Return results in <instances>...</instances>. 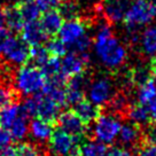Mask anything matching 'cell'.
<instances>
[{
	"label": "cell",
	"mask_w": 156,
	"mask_h": 156,
	"mask_svg": "<svg viewBox=\"0 0 156 156\" xmlns=\"http://www.w3.org/2000/svg\"><path fill=\"white\" fill-rule=\"evenodd\" d=\"M16 156H38L37 148L31 144H20L15 146Z\"/></svg>",
	"instance_id": "34"
},
{
	"label": "cell",
	"mask_w": 156,
	"mask_h": 156,
	"mask_svg": "<svg viewBox=\"0 0 156 156\" xmlns=\"http://www.w3.org/2000/svg\"><path fill=\"white\" fill-rule=\"evenodd\" d=\"M112 99V82L101 77L94 80L88 90V100L97 106H103Z\"/></svg>",
	"instance_id": "11"
},
{
	"label": "cell",
	"mask_w": 156,
	"mask_h": 156,
	"mask_svg": "<svg viewBox=\"0 0 156 156\" xmlns=\"http://www.w3.org/2000/svg\"><path fill=\"white\" fill-rule=\"evenodd\" d=\"M87 61V53H67L61 60V71L67 77L84 73Z\"/></svg>",
	"instance_id": "9"
},
{
	"label": "cell",
	"mask_w": 156,
	"mask_h": 156,
	"mask_svg": "<svg viewBox=\"0 0 156 156\" xmlns=\"http://www.w3.org/2000/svg\"><path fill=\"white\" fill-rule=\"evenodd\" d=\"M85 99L84 91L80 90H73V88H67L66 87V102L70 106H76L79 101H82Z\"/></svg>",
	"instance_id": "32"
},
{
	"label": "cell",
	"mask_w": 156,
	"mask_h": 156,
	"mask_svg": "<svg viewBox=\"0 0 156 156\" xmlns=\"http://www.w3.org/2000/svg\"><path fill=\"white\" fill-rule=\"evenodd\" d=\"M108 148L102 142L98 140L85 141L82 144L80 156H106Z\"/></svg>",
	"instance_id": "25"
},
{
	"label": "cell",
	"mask_w": 156,
	"mask_h": 156,
	"mask_svg": "<svg viewBox=\"0 0 156 156\" xmlns=\"http://www.w3.org/2000/svg\"><path fill=\"white\" fill-rule=\"evenodd\" d=\"M56 123L58 124V127H61L70 136L77 138H84L87 131V125L79 118V116L73 110H66L64 112H60Z\"/></svg>",
	"instance_id": "7"
},
{
	"label": "cell",
	"mask_w": 156,
	"mask_h": 156,
	"mask_svg": "<svg viewBox=\"0 0 156 156\" xmlns=\"http://www.w3.org/2000/svg\"><path fill=\"white\" fill-rule=\"evenodd\" d=\"M156 17V7L147 0H134L129 5L123 21L129 30L146 25Z\"/></svg>",
	"instance_id": "3"
},
{
	"label": "cell",
	"mask_w": 156,
	"mask_h": 156,
	"mask_svg": "<svg viewBox=\"0 0 156 156\" xmlns=\"http://www.w3.org/2000/svg\"><path fill=\"white\" fill-rule=\"evenodd\" d=\"M40 70L45 76V79L54 77L61 73V60L56 56H49L48 60L40 67Z\"/></svg>",
	"instance_id": "29"
},
{
	"label": "cell",
	"mask_w": 156,
	"mask_h": 156,
	"mask_svg": "<svg viewBox=\"0 0 156 156\" xmlns=\"http://www.w3.org/2000/svg\"><path fill=\"white\" fill-rule=\"evenodd\" d=\"M146 106L148 112H149V116H151V123H156V95L147 103Z\"/></svg>",
	"instance_id": "40"
},
{
	"label": "cell",
	"mask_w": 156,
	"mask_h": 156,
	"mask_svg": "<svg viewBox=\"0 0 156 156\" xmlns=\"http://www.w3.org/2000/svg\"><path fill=\"white\" fill-rule=\"evenodd\" d=\"M58 12L62 16L63 21H69V20L78 19V8L77 4L73 0H63L60 5L58 6Z\"/></svg>",
	"instance_id": "27"
},
{
	"label": "cell",
	"mask_w": 156,
	"mask_h": 156,
	"mask_svg": "<svg viewBox=\"0 0 156 156\" xmlns=\"http://www.w3.org/2000/svg\"><path fill=\"white\" fill-rule=\"evenodd\" d=\"M49 53L44 45H34L30 46L29 49V61L32 66L40 68L49 58ZM28 61V62H29Z\"/></svg>",
	"instance_id": "24"
},
{
	"label": "cell",
	"mask_w": 156,
	"mask_h": 156,
	"mask_svg": "<svg viewBox=\"0 0 156 156\" xmlns=\"http://www.w3.org/2000/svg\"><path fill=\"white\" fill-rule=\"evenodd\" d=\"M4 16H5V25L10 32H20L24 24L22 15L20 12L19 5L5 6L4 8Z\"/></svg>",
	"instance_id": "17"
},
{
	"label": "cell",
	"mask_w": 156,
	"mask_h": 156,
	"mask_svg": "<svg viewBox=\"0 0 156 156\" xmlns=\"http://www.w3.org/2000/svg\"><path fill=\"white\" fill-rule=\"evenodd\" d=\"M27 119H28V117L21 112L20 115L17 116V118L15 119L14 122H13V124L10 125V127L8 129L10 132V136H12V138L14 140H21V139H23L27 136V133L29 131L28 121Z\"/></svg>",
	"instance_id": "22"
},
{
	"label": "cell",
	"mask_w": 156,
	"mask_h": 156,
	"mask_svg": "<svg viewBox=\"0 0 156 156\" xmlns=\"http://www.w3.org/2000/svg\"><path fill=\"white\" fill-rule=\"evenodd\" d=\"M127 116L130 117L131 122L138 124L139 126H145L149 125L151 123L149 112L147 109L146 105H141V103H134L127 108Z\"/></svg>",
	"instance_id": "19"
},
{
	"label": "cell",
	"mask_w": 156,
	"mask_h": 156,
	"mask_svg": "<svg viewBox=\"0 0 156 156\" xmlns=\"http://www.w3.org/2000/svg\"><path fill=\"white\" fill-rule=\"evenodd\" d=\"M94 46L101 62L109 68L122 66L126 58V49L114 37L112 28L107 23L100 25L95 36Z\"/></svg>",
	"instance_id": "1"
},
{
	"label": "cell",
	"mask_w": 156,
	"mask_h": 156,
	"mask_svg": "<svg viewBox=\"0 0 156 156\" xmlns=\"http://www.w3.org/2000/svg\"><path fill=\"white\" fill-rule=\"evenodd\" d=\"M22 15V19L25 22H31V21H37L41 15V9L39 8L36 1H30L24 4H17Z\"/></svg>",
	"instance_id": "26"
},
{
	"label": "cell",
	"mask_w": 156,
	"mask_h": 156,
	"mask_svg": "<svg viewBox=\"0 0 156 156\" xmlns=\"http://www.w3.org/2000/svg\"><path fill=\"white\" fill-rule=\"evenodd\" d=\"M20 112H21V108L15 102L7 105L5 107H1L0 108V126L8 130L13 122L17 118Z\"/></svg>",
	"instance_id": "20"
},
{
	"label": "cell",
	"mask_w": 156,
	"mask_h": 156,
	"mask_svg": "<svg viewBox=\"0 0 156 156\" xmlns=\"http://www.w3.org/2000/svg\"><path fill=\"white\" fill-rule=\"evenodd\" d=\"M147 1H148L149 4H151L153 6H155L156 7V0H147Z\"/></svg>",
	"instance_id": "45"
},
{
	"label": "cell",
	"mask_w": 156,
	"mask_h": 156,
	"mask_svg": "<svg viewBox=\"0 0 156 156\" xmlns=\"http://www.w3.org/2000/svg\"><path fill=\"white\" fill-rule=\"evenodd\" d=\"M85 34H86V27L83 21L79 19H73L64 21L58 34V38L63 41L68 48V46L73 44Z\"/></svg>",
	"instance_id": "10"
},
{
	"label": "cell",
	"mask_w": 156,
	"mask_h": 156,
	"mask_svg": "<svg viewBox=\"0 0 156 156\" xmlns=\"http://www.w3.org/2000/svg\"><path fill=\"white\" fill-rule=\"evenodd\" d=\"M63 0H36L37 5L41 12L47 9H52V8H58V6L62 2Z\"/></svg>",
	"instance_id": "37"
},
{
	"label": "cell",
	"mask_w": 156,
	"mask_h": 156,
	"mask_svg": "<svg viewBox=\"0 0 156 156\" xmlns=\"http://www.w3.org/2000/svg\"><path fill=\"white\" fill-rule=\"evenodd\" d=\"M73 112L77 114L79 118L83 121L86 125H90L97 121V118L101 115V109L99 106L92 103L90 100L83 99L82 101L73 106Z\"/></svg>",
	"instance_id": "16"
},
{
	"label": "cell",
	"mask_w": 156,
	"mask_h": 156,
	"mask_svg": "<svg viewBox=\"0 0 156 156\" xmlns=\"http://www.w3.org/2000/svg\"><path fill=\"white\" fill-rule=\"evenodd\" d=\"M91 44H92V40H91V38L88 37L87 34H85L78 40H76L73 44L68 46V51L75 52V53H86L88 47L91 46Z\"/></svg>",
	"instance_id": "31"
},
{
	"label": "cell",
	"mask_w": 156,
	"mask_h": 156,
	"mask_svg": "<svg viewBox=\"0 0 156 156\" xmlns=\"http://www.w3.org/2000/svg\"><path fill=\"white\" fill-rule=\"evenodd\" d=\"M12 140H13V138L10 136L9 130L0 126V149L12 145Z\"/></svg>",
	"instance_id": "38"
},
{
	"label": "cell",
	"mask_w": 156,
	"mask_h": 156,
	"mask_svg": "<svg viewBox=\"0 0 156 156\" xmlns=\"http://www.w3.org/2000/svg\"><path fill=\"white\" fill-rule=\"evenodd\" d=\"M54 127H55V125L52 123L46 122V121L39 118V117H34L31 124H30L29 131L31 132V134L36 140L46 141L49 139L51 133H52Z\"/></svg>",
	"instance_id": "18"
},
{
	"label": "cell",
	"mask_w": 156,
	"mask_h": 156,
	"mask_svg": "<svg viewBox=\"0 0 156 156\" xmlns=\"http://www.w3.org/2000/svg\"><path fill=\"white\" fill-rule=\"evenodd\" d=\"M142 142L156 146V123H151L146 126V131L142 132Z\"/></svg>",
	"instance_id": "35"
},
{
	"label": "cell",
	"mask_w": 156,
	"mask_h": 156,
	"mask_svg": "<svg viewBox=\"0 0 156 156\" xmlns=\"http://www.w3.org/2000/svg\"><path fill=\"white\" fill-rule=\"evenodd\" d=\"M0 27H6L5 25V16H4V9L0 7Z\"/></svg>",
	"instance_id": "42"
},
{
	"label": "cell",
	"mask_w": 156,
	"mask_h": 156,
	"mask_svg": "<svg viewBox=\"0 0 156 156\" xmlns=\"http://www.w3.org/2000/svg\"><path fill=\"white\" fill-rule=\"evenodd\" d=\"M34 98L37 101V117L55 125L60 115L61 106L53 101L51 98L45 95L43 92L36 93Z\"/></svg>",
	"instance_id": "8"
},
{
	"label": "cell",
	"mask_w": 156,
	"mask_h": 156,
	"mask_svg": "<svg viewBox=\"0 0 156 156\" xmlns=\"http://www.w3.org/2000/svg\"><path fill=\"white\" fill-rule=\"evenodd\" d=\"M141 46L148 55H156V25L148 27L141 36Z\"/></svg>",
	"instance_id": "23"
},
{
	"label": "cell",
	"mask_w": 156,
	"mask_h": 156,
	"mask_svg": "<svg viewBox=\"0 0 156 156\" xmlns=\"http://www.w3.org/2000/svg\"><path fill=\"white\" fill-rule=\"evenodd\" d=\"M40 92H43L45 95L51 98L53 101H55L61 107L67 106V102H66V86L55 85V84L52 83H45L44 87Z\"/></svg>",
	"instance_id": "21"
},
{
	"label": "cell",
	"mask_w": 156,
	"mask_h": 156,
	"mask_svg": "<svg viewBox=\"0 0 156 156\" xmlns=\"http://www.w3.org/2000/svg\"><path fill=\"white\" fill-rule=\"evenodd\" d=\"M136 156H156V146L142 142L141 145L138 147Z\"/></svg>",
	"instance_id": "36"
},
{
	"label": "cell",
	"mask_w": 156,
	"mask_h": 156,
	"mask_svg": "<svg viewBox=\"0 0 156 156\" xmlns=\"http://www.w3.org/2000/svg\"><path fill=\"white\" fill-rule=\"evenodd\" d=\"M16 100V94L12 90L5 86H0V108L7 105L14 103Z\"/></svg>",
	"instance_id": "33"
},
{
	"label": "cell",
	"mask_w": 156,
	"mask_h": 156,
	"mask_svg": "<svg viewBox=\"0 0 156 156\" xmlns=\"http://www.w3.org/2000/svg\"><path fill=\"white\" fill-rule=\"evenodd\" d=\"M30 1H36V0H19V4H24V2H30Z\"/></svg>",
	"instance_id": "44"
},
{
	"label": "cell",
	"mask_w": 156,
	"mask_h": 156,
	"mask_svg": "<svg viewBox=\"0 0 156 156\" xmlns=\"http://www.w3.org/2000/svg\"><path fill=\"white\" fill-rule=\"evenodd\" d=\"M119 141L124 146L136 148L142 144V131L141 126L136 123H125L121 126L119 133Z\"/></svg>",
	"instance_id": "14"
},
{
	"label": "cell",
	"mask_w": 156,
	"mask_h": 156,
	"mask_svg": "<svg viewBox=\"0 0 156 156\" xmlns=\"http://www.w3.org/2000/svg\"><path fill=\"white\" fill-rule=\"evenodd\" d=\"M127 7V0H103L101 5L103 14L110 22L122 21Z\"/></svg>",
	"instance_id": "15"
},
{
	"label": "cell",
	"mask_w": 156,
	"mask_h": 156,
	"mask_svg": "<svg viewBox=\"0 0 156 156\" xmlns=\"http://www.w3.org/2000/svg\"><path fill=\"white\" fill-rule=\"evenodd\" d=\"M45 83L46 79L40 68L32 64H22V67L16 73V87L20 92L25 95H31L40 92Z\"/></svg>",
	"instance_id": "2"
},
{
	"label": "cell",
	"mask_w": 156,
	"mask_h": 156,
	"mask_svg": "<svg viewBox=\"0 0 156 156\" xmlns=\"http://www.w3.org/2000/svg\"><path fill=\"white\" fill-rule=\"evenodd\" d=\"M45 47L47 48L51 56H56V58H61L68 53V48H67L66 44L60 38H55V37L49 39L45 45Z\"/></svg>",
	"instance_id": "30"
},
{
	"label": "cell",
	"mask_w": 156,
	"mask_h": 156,
	"mask_svg": "<svg viewBox=\"0 0 156 156\" xmlns=\"http://www.w3.org/2000/svg\"><path fill=\"white\" fill-rule=\"evenodd\" d=\"M29 45L22 38L9 36L6 39L1 54H4L10 62L15 64H25L29 61Z\"/></svg>",
	"instance_id": "6"
},
{
	"label": "cell",
	"mask_w": 156,
	"mask_h": 156,
	"mask_svg": "<svg viewBox=\"0 0 156 156\" xmlns=\"http://www.w3.org/2000/svg\"><path fill=\"white\" fill-rule=\"evenodd\" d=\"M10 36V31L6 27H0V53L2 51L4 44H5L6 39Z\"/></svg>",
	"instance_id": "41"
},
{
	"label": "cell",
	"mask_w": 156,
	"mask_h": 156,
	"mask_svg": "<svg viewBox=\"0 0 156 156\" xmlns=\"http://www.w3.org/2000/svg\"><path fill=\"white\" fill-rule=\"evenodd\" d=\"M63 19L56 8L44 10L39 17V23L48 37H55L63 24Z\"/></svg>",
	"instance_id": "13"
},
{
	"label": "cell",
	"mask_w": 156,
	"mask_h": 156,
	"mask_svg": "<svg viewBox=\"0 0 156 156\" xmlns=\"http://www.w3.org/2000/svg\"><path fill=\"white\" fill-rule=\"evenodd\" d=\"M122 124L112 114H102L98 117L93 130L95 140L105 145H110L117 138Z\"/></svg>",
	"instance_id": "4"
},
{
	"label": "cell",
	"mask_w": 156,
	"mask_h": 156,
	"mask_svg": "<svg viewBox=\"0 0 156 156\" xmlns=\"http://www.w3.org/2000/svg\"><path fill=\"white\" fill-rule=\"evenodd\" d=\"M151 79L153 80V83L155 84V86H156V70H154V71H151Z\"/></svg>",
	"instance_id": "43"
},
{
	"label": "cell",
	"mask_w": 156,
	"mask_h": 156,
	"mask_svg": "<svg viewBox=\"0 0 156 156\" xmlns=\"http://www.w3.org/2000/svg\"><path fill=\"white\" fill-rule=\"evenodd\" d=\"M156 95V86L151 78L139 86L138 91V102L147 105Z\"/></svg>",
	"instance_id": "28"
},
{
	"label": "cell",
	"mask_w": 156,
	"mask_h": 156,
	"mask_svg": "<svg viewBox=\"0 0 156 156\" xmlns=\"http://www.w3.org/2000/svg\"><path fill=\"white\" fill-rule=\"evenodd\" d=\"M84 138L70 136L61 127H54L49 136V148L55 156H69L73 147L79 141H83Z\"/></svg>",
	"instance_id": "5"
},
{
	"label": "cell",
	"mask_w": 156,
	"mask_h": 156,
	"mask_svg": "<svg viewBox=\"0 0 156 156\" xmlns=\"http://www.w3.org/2000/svg\"><path fill=\"white\" fill-rule=\"evenodd\" d=\"M21 38L27 43L29 46L34 45H43L47 40V34L41 28L39 21H31V22H25L22 29H21Z\"/></svg>",
	"instance_id": "12"
},
{
	"label": "cell",
	"mask_w": 156,
	"mask_h": 156,
	"mask_svg": "<svg viewBox=\"0 0 156 156\" xmlns=\"http://www.w3.org/2000/svg\"><path fill=\"white\" fill-rule=\"evenodd\" d=\"M106 156H132V154L131 151L122 147H110L108 148Z\"/></svg>",
	"instance_id": "39"
}]
</instances>
